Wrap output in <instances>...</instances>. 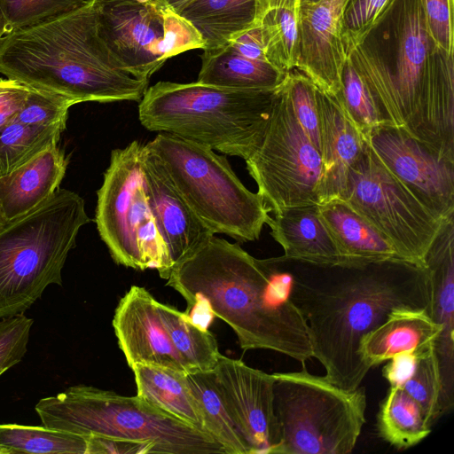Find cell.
I'll return each instance as SVG.
<instances>
[{"mask_svg": "<svg viewBox=\"0 0 454 454\" xmlns=\"http://www.w3.org/2000/svg\"><path fill=\"white\" fill-rule=\"evenodd\" d=\"M269 261L307 324L312 357L331 382L347 390L359 387L371 369L358 353L364 334L395 309L428 310L426 266L403 260L335 265L283 256Z\"/></svg>", "mask_w": 454, "mask_h": 454, "instance_id": "1", "label": "cell"}, {"mask_svg": "<svg viewBox=\"0 0 454 454\" xmlns=\"http://www.w3.org/2000/svg\"><path fill=\"white\" fill-rule=\"evenodd\" d=\"M427 32L420 0H391L348 58L381 125L454 162V60Z\"/></svg>", "mask_w": 454, "mask_h": 454, "instance_id": "2", "label": "cell"}, {"mask_svg": "<svg viewBox=\"0 0 454 454\" xmlns=\"http://www.w3.org/2000/svg\"><path fill=\"white\" fill-rule=\"evenodd\" d=\"M166 285L187 302L186 314L215 316L244 350L268 349L301 364L312 357L307 324L269 259L215 235L173 266Z\"/></svg>", "mask_w": 454, "mask_h": 454, "instance_id": "3", "label": "cell"}, {"mask_svg": "<svg viewBox=\"0 0 454 454\" xmlns=\"http://www.w3.org/2000/svg\"><path fill=\"white\" fill-rule=\"evenodd\" d=\"M0 73L76 104L140 101L148 85L128 73L100 37L93 0L6 34Z\"/></svg>", "mask_w": 454, "mask_h": 454, "instance_id": "4", "label": "cell"}, {"mask_svg": "<svg viewBox=\"0 0 454 454\" xmlns=\"http://www.w3.org/2000/svg\"><path fill=\"white\" fill-rule=\"evenodd\" d=\"M278 88L237 90L159 82L147 87L138 105L141 124L213 151L247 160L260 145Z\"/></svg>", "mask_w": 454, "mask_h": 454, "instance_id": "5", "label": "cell"}, {"mask_svg": "<svg viewBox=\"0 0 454 454\" xmlns=\"http://www.w3.org/2000/svg\"><path fill=\"white\" fill-rule=\"evenodd\" d=\"M91 219L84 200L58 189L43 204L0 225V318L28 309L61 271L80 229Z\"/></svg>", "mask_w": 454, "mask_h": 454, "instance_id": "6", "label": "cell"}, {"mask_svg": "<svg viewBox=\"0 0 454 454\" xmlns=\"http://www.w3.org/2000/svg\"><path fill=\"white\" fill-rule=\"evenodd\" d=\"M35 410L44 427L85 436L146 442L155 453L225 454L210 435L138 395L76 385L42 398Z\"/></svg>", "mask_w": 454, "mask_h": 454, "instance_id": "7", "label": "cell"}, {"mask_svg": "<svg viewBox=\"0 0 454 454\" xmlns=\"http://www.w3.org/2000/svg\"><path fill=\"white\" fill-rule=\"evenodd\" d=\"M273 405L279 430L274 454H348L365 424L364 388L347 390L301 364L275 372Z\"/></svg>", "mask_w": 454, "mask_h": 454, "instance_id": "8", "label": "cell"}, {"mask_svg": "<svg viewBox=\"0 0 454 454\" xmlns=\"http://www.w3.org/2000/svg\"><path fill=\"white\" fill-rule=\"evenodd\" d=\"M145 146L161 160L176 189L214 234L241 243L259 239L270 209L242 184L224 155L168 133H159Z\"/></svg>", "mask_w": 454, "mask_h": 454, "instance_id": "9", "label": "cell"}, {"mask_svg": "<svg viewBox=\"0 0 454 454\" xmlns=\"http://www.w3.org/2000/svg\"><path fill=\"white\" fill-rule=\"evenodd\" d=\"M137 140L111 153L98 190L95 222L113 260L136 270H157L168 279L173 268L149 206Z\"/></svg>", "mask_w": 454, "mask_h": 454, "instance_id": "10", "label": "cell"}, {"mask_svg": "<svg viewBox=\"0 0 454 454\" xmlns=\"http://www.w3.org/2000/svg\"><path fill=\"white\" fill-rule=\"evenodd\" d=\"M341 200L384 236L403 260L419 266H425V256L446 222L419 201L365 140L363 152L348 168Z\"/></svg>", "mask_w": 454, "mask_h": 454, "instance_id": "11", "label": "cell"}, {"mask_svg": "<svg viewBox=\"0 0 454 454\" xmlns=\"http://www.w3.org/2000/svg\"><path fill=\"white\" fill-rule=\"evenodd\" d=\"M245 160L270 212L318 203L320 153L296 120L284 81L262 140Z\"/></svg>", "mask_w": 454, "mask_h": 454, "instance_id": "12", "label": "cell"}, {"mask_svg": "<svg viewBox=\"0 0 454 454\" xmlns=\"http://www.w3.org/2000/svg\"><path fill=\"white\" fill-rule=\"evenodd\" d=\"M94 3L100 37L133 77L148 82L175 56L170 31L178 14L160 0Z\"/></svg>", "mask_w": 454, "mask_h": 454, "instance_id": "13", "label": "cell"}, {"mask_svg": "<svg viewBox=\"0 0 454 454\" xmlns=\"http://www.w3.org/2000/svg\"><path fill=\"white\" fill-rule=\"evenodd\" d=\"M384 166L434 215L454 216V162L442 159L404 130L380 125L364 138Z\"/></svg>", "mask_w": 454, "mask_h": 454, "instance_id": "14", "label": "cell"}, {"mask_svg": "<svg viewBox=\"0 0 454 454\" xmlns=\"http://www.w3.org/2000/svg\"><path fill=\"white\" fill-rule=\"evenodd\" d=\"M212 372L251 454H274L279 430L273 405V374L222 354Z\"/></svg>", "mask_w": 454, "mask_h": 454, "instance_id": "15", "label": "cell"}, {"mask_svg": "<svg viewBox=\"0 0 454 454\" xmlns=\"http://www.w3.org/2000/svg\"><path fill=\"white\" fill-rule=\"evenodd\" d=\"M348 0L303 3L299 13V57L296 69L320 90L335 96L348 59L341 39L343 14Z\"/></svg>", "mask_w": 454, "mask_h": 454, "instance_id": "16", "label": "cell"}, {"mask_svg": "<svg viewBox=\"0 0 454 454\" xmlns=\"http://www.w3.org/2000/svg\"><path fill=\"white\" fill-rule=\"evenodd\" d=\"M157 302L144 287L132 286L129 289L113 318L119 348L130 368L144 364L190 373L161 323Z\"/></svg>", "mask_w": 454, "mask_h": 454, "instance_id": "17", "label": "cell"}, {"mask_svg": "<svg viewBox=\"0 0 454 454\" xmlns=\"http://www.w3.org/2000/svg\"><path fill=\"white\" fill-rule=\"evenodd\" d=\"M142 166L151 212L174 266L215 234L185 201L161 160L145 145Z\"/></svg>", "mask_w": 454, "mask_h": 454, "instance_id": "18", "label": "cell"}, {"mask_svg": "<svg viewBox=\"0 0 454 454\" xmlns=\"http://www.w3.org/2000/svg\"><path fill=\"white\" fill-rule=\"evenodd\" d=\"M431 286L428 313L441 332L434 342L441 415L454 404V221H446L425 256Z\"/></svg>", "mask_w": 454, "mask_h": 454, "instance_id": "19", "label": "cell"}, {"mask_svg": "<svg viewBox=\"0 0 454 454\" xmlns=\"http://www.w3.org/2000/svg\"><path fill=\"white\" fill-rule=\"evenodd\" d=\"M322 174L318 203L341 200L350 166L364 147V139L344 114L335 96L317 89Z\"/></svg>", "mask_w": 454, "mask_h": 454, "instance_id": "20", "label": "cell"}, {"mask_svg": "<svg viewBox=\"0 0 454 454\" xmlns=\"http://www.w3.org/2000/svg\"><path fill=\"white\" fill-rule=\"evenodd\" d=\"M68 158L52 144L8 175L0 176L4 222L24 215L47 201L59 189Z\"/></svg>", "mask_w": 454, "mask_h": 454, "instance_id": "21", "label": "cell"}, {"mask_svg": "<svg viewBox=\"0 0 454 454\" xmlns=\"http://www.w3.org/2000/svg\"><path fill=\"white\" fill-rule=\"evenodd\" d=\"M440 332L427 309H395L362 337L358 353L369 368L402 353L421 356L434 348Z\"/></svg>", "mask_w": 454, "mask_h": 454, "instance_id": "22", "label": "cell"}, {"mask_svg": "<svg viewBox=\"0 0 454 454\" xmlns=\"http://www.w3.org/2000/svg\"><path fill=\"white\" fill-rule=\"evenodd\" d=\"M266 224L283 247L286 259L316 264H345L330 232L319 216L317 204L276 210Z\"/></svg>", "mask_w": 454, "mask_h": 454, "instance_id": "23", "label": "cell"}, {"mask_svg": "<svg viewBox=\"0 0 454 454\" xmlns=\"http://www.w3.org/2000/svg\"><path fill=\"white\" fill-rule=\"evenodd\" d=\"M317 208L347 264L403 260L392 244L346 201L333 199L317 204Z\"/></svg>", "mask_w": 454, "mask_h": 454, "instance_id": "24", "label": "cell"}, {"mask_svg": "<svg viewBox=\"0 0 454 454\" xmlns=\"http://www.w3.org/2000/svg\"><path fill=\"white\" fill-rule=\"evenodd\" d=\"M286 75L266 61L247 59L225 45L203 50L198 82L237 90H273Z\"/></svg>", "mask_w": 454, "mask_h": 454, "instance_id": "25", "label": "cell"}, {"mask_svg": "<svg viewBox=\"0 0 454 454\" xmlns=\"http://www.w3.org/2000/svg\"><path fill=\"white\" fill-rule=\"evenodd\" d=\"M300 5L301 0H255L254 25L266 59L286 73L298 63Z\"/></svg>", "mask_w": 454, "mask_h": 454, "instance_id": "26", "label": "cell"}, {"mask_svg": "<svg viewBox=\"0 0 454 454\" xmlns=\"http://www.w3.org/2000/svg\"><path fill=\"white\" fill-rule=\"evenodd\" d=\"M131 370L135 376L137 395L205 432L199 406L187 384V373L144 364H136Z\"/></svg>", "mask_w": 454, "mask_h": 454, "instance_id": "27", "label": "cell"}, {"mask_svg": "<svg viewBox=\"0 0 454 454\" xmlns=\"http://www.w3.org/2000/svg\"><path fill=\"white\" fill-rule=\"evenodd\" d=\"M176 12L199 32L203 50H209L254 27L255 0H191Z\"/></svg>", "mask_w": 454, "mask_h": 454, "instance_id": "28", "label": "cell"}, {"mask_svg": "<svg viewBox=\"0 0 454 454\" xmlns=\"http://www.w3.org/2000/svg\"><path fill=\"white\" fill-rule=\"evenodd\" d=\"M186 380L199 406L205 432L222 446L225 454H251L216 387L213 372H190L186 374Z\"/></svg>", "mask_w": 454, "mask_h": 454, "instance_id": "29", "label": "cell"}, {"mask_svg": "<svg viewBox=\"0 0 454 454\" xmlns=\"http://www.w3.org/2000/svg\"><path fill=\"white\" fill-rule=\"evenodd\" d=\"M379 435L398 450L411 448L431 432L423 409L401 386H390L377 415Z\"/></svg>", "mask_w": 454, "mask_h": 454, "instance_id": "30", "label": "cell"}, {"mask_svg": "<svg viewBox=\"0 0 454 454\" xmlns=\"http://www.w3.org/2000/svg\"><path fill=\"white\" fill-rule=\"evenodd\" d=\"M157 307L168 336L190 372L213 371L221 353L212 333L185 312L160 301Z\"/></svg>", "mask_w": 454, "mask_h": 454, "instance_id": "31", "label": "cell"}, {"mask_svg": "<svg viewBox=\"0 0 454 454\" xmlns=\"http://www.w3.org/2000/svg\"><path fill=\"white\" fill-rule=\"evenodd\" d=\"M88 436L44 426L0 425V454H86Z\"/></svg>", "mask_w": 454, "mask_h": 454, "instance_id": "32", "label": "cell"}, {"mask_svg": "<svg viewBox=\"0 0 454 454\" xmlns=\"http://www.w3.org/2000/svg\"><path fill=\"white\" fill-rule=\"evenodd\" d=\"M65 129L59 126H32L16 118L0 127V176L20 165L52 144H58Z\"/></svg>", "mask_w": 454, "mask_h": 454, "instance_id": "33", "label": "cell"}, {"mask_svg": "<svg viewBox=\"0 0 454 454\" xmlns=\"http://www.w3.org/2000/svg\"><path fill=\"white\" fill-rule=\"evenodd\" d=\"M335 97L364 139L373 129L381 125L370 91L348 58L342 69L340 90Z\"/></svg>", "mask_w": 454, "mask_h": 454, "instance_id": "34", "label": "cell"}, {"mask_svg": "<svg viewBox=\"0 0 454 454\" xmlns=\"http://www.w3.org/2000/svg\"><path fill=\"white\" fill-rule=\"evenodd\" d=\"M284 82L296 120L307 137L320 153L321 135L317 87L296 68L286 73Z\"/></svg>", "mask_w": 454, "mask_h": 454, "instance_id": "35", "label": "cell"}, {"mask_svg": "<svg viewBox=\"0 0 454 454\" xmlns=\"http://www.w3.org/2000/svg\"><path fill=\"white\" fill-rule=\"evenodd\" d=\"M402 387L419 403L430 424L441 416L442 384L434 348L419 357L412 375Z\"/></svg>", "mask_w": 454, "mask_h": 454, "instance_id": "36", "label": "cell"}, {"mask_svg": "<svg viewBox=\"0 0 454 454\" xmlns=\"http://www.w3.org/2000/svg\"><path fill=\"white\" fill-rule=\"evenodd\" d=\"M76 102L64 96L29 87L16 119L32 126H59L66 129L68 109Z\"/></svg>", "mask_w": 454, "mask_h": 454, "instance_id": "37", "label": "cell"}, {"mask_svg": "<svg viewBox=\"0 0 454 454\" xmlns=\"http://www.w3.org/2000/svg\"><path fill=\"white\" fill-rule=\"evenodd\" d=\"M86 0H0L12 30L74 10Z\"/></svg>", "mask_w": 454, "mask_h": 454, "instance_id": "38", "label": "cell"}, {"mask_svg": "<svg viewBox=\"0 0 454 454\" xmlns=\"http://www.w3.org/2000/svg\"><path fill=\"white\" fill-rule=\"evenodd\" d=\"M391 0H348L341 39L347 57L365 37Z\"/></svg>", "mask_w": 454, "mask_h": 454, "instance_id": "39", "label": "cell"}, {"mask_svg": "<svg viewBox=\"0 0 454 454\" xmlns=\"http://www.w3.org/2000/svg\"><path fill=\"white\" fill-rule=\"evenodd\" d=\"M33 323L24 314L0 321V376L19 364L27 353Z\"/></svg>", "mask_w": 454, "mask_h": 454, "instance_id": "40", "label": "cell"}, {"mask_svg": "<svg viewBox=\"0 0 454 454\" xmlns=\"http://www.w3.org/2000/svg\"><path fill=\"white\" fill-rule=\"evenodd\" d=\"M429 36L449 55L454 53V0H420Z\"/></svg>", "mask_w": 454, "mask_h": 454, "instance_id": "41", "label": "cell"}, {"mask_svg": "<svg viewBox=\"0 0 454 454\" xmlns=\"http://www.w3.org/2000/svg\"><path fill=\"white\" fill-rule=\"evenodd\" d=\"M29 86L13 79H0V127L15 119L25 104Z\"/></svg>", "mask_w": 454, "mask_h": 454, "instance_id": "42", "label": "cell"}, {"mask_svg": "<svg viewBox=\"0 0 454 454\" xmlns=\"http://www.w3.org/2000/svg\"><path fill=\"white\" fill-rule=\"evenodd\" d=\"M141 454L155 453L153 446L102 435H88L86 454Z\"/></svg>", "mask_w": 454, "mask_h": 454, "instance_id": "43", "label": "cell"}, {"mask_svg": "<svg viewBox=\"0 0 454 454\" xmlns=\"http://www.w3.org/2000/svg\"><path fill=\"white\" fill-rule=\"evenodd\" d=\"M419 356L406 352L391 357L383 367L382 375L390 386H403L412 375Z\"/></svg>", "mask_w": 454, "mask_h": 454, "instance_id": "44", "label": "cell"}, {"mask_svg": "<svg viewBox=\"0 0 454 454\" xmlns=\"http://www.w3.org/2000/svg\"><path fill=\"white\" fill-rule=\"evenodd\" d=\"M229 43L237 52L247 59L269 62L264 53L259 28L255 25L236 36Z\"/></svg>", "mask_w": 454, "mask_h": 454, "instance_id": "45", "label": "cell"}, {"mask_svg": "<svg viewBox=\"0 0 454 454\" xmlns=\"http://www.w3.org/2000/svg\"><path fill=\"white\" fill-rule=\"evenodd\" d=\"M11 31L12 29L10 27L8 20L3 10L0 8V41L4 37V35Z\"/></svg>", "mask_w": 454, "mask_h": 454, "instance_id": "46", "label": "cell"}, {"mask_svg": "<svg viewBox=\"0 0 454 454\" xmlns=\"http://www.w3.org/2000/svg\"><path fill=\"white\" fill-rule=\"evenodd\" d=\"M163 4L168 5L169 8L174 10L175 12L181 9L185 4L190 2L191 0H160Z\"/></svg>", "mask_w": 454, "mask_h": 454, "instance_id": "47", "label": "cell"}, {"mask_svg": "<svg viewBox=\"0 0 454 454\" xmlns=\"http://www.w3.org/2000/svg\"><path fill=\"white\" fill-rule=\"evenodd\" d=\"M315 1H317V0H301V4H303V3H312V2H315Z\"/></svg>", "mask_w": 454, "mask_h": 454, "instance_id": "48", "label": "cell"}, {"mask_svg": "<svg viewBox=\"0 0 454 454\" xmlns=\"http://www.w3.org/2000/svg\"><path fill=\"white\" fill-rule=\"evenodd\" d=\"M4 223V219H3V216H2V212H1V207H0V225H1L2 223Z\"/></svg>", "mask_w": 454, "mask_h": 454, "instance_id": "49", "label": "cell"}, {"mask_svg": "<svg viewBox=\"0 0 454 454\" xmlns=\"http://www.w3.org/2000/svg\"><path fill=\"white\" fill-rule=\"evenodd\" d=\"M96 2H101V1H111V0H94Z\"/></svg>", "mask_w": 454, "mask_h": 454, "instance_id": "50", "label": "cell"}]
</instances>
